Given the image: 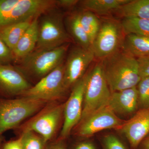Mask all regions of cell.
<instances>
[{"label": "cell", "mask_w": 149, "mask_h": 149, "mask_svg": "<svg viewBox=\"0 0 149 149\" xmlns=\"http://www.w3.org/2000/svg\"><path fill=\"white\" fill-rule=\"evenodd\" d=\"M101 63L111 93L136 87L141 80L137 59L123 51L105 58Z\"/></svg>", "instance_id": "6da1fadb"}, {"label": "cell", "mask_w": 149, "mask_h": 149, "mask_svg": "<svg viewBox=\"0 0 149 149\" xmlns=\"http://www.w3.org/2000/svg\"><path fill=\"white\" fill-rule=\"evenodd\" d=\"M47 103L23 97L0 98V137L6 131L15 128L27 118L40 111Z\"/></svg>", "instance_id": "7a4b0ae2"}, {"label": "cell", "mask_w": 149, "mask_h": 149, "mask_svg": "<svg viewBox=\"0 0 149 149\" xmlns=\"http://www.w3.org/2000/svg\"><path fill=\"white\" fill-rule=\"evenodd\" d=\"M86 75L83 113L80 122L107 107L111 93L101 63L96 64Z\"/></svg>", "instance_id": "3957f363"}, {"label": "cell", "mask_w": 149, "mask_h": 149, "mask_svg": "<svg viewBox=\"0 0 149 149\" xmlns=\"http://www.w3.org/2000/svg\"><path fill=\"white\" fill-rule=\"evenodd\" d=\"M68 47L65 44L47 50L34 51L16 66L23 74L42 79L63 63Z\"/></svg>", "instance_id": "277c9868"}, {"label": "cell", "mask_w": 149, "mask_h": 149, "mask_svg": "<svg viewBox=\"0 0 149 149\" xmlns=\"http://www.w3.org/2000/svg\"><path fill=\"white\" fill-rule=\"evenodd\" d=\"M70 40L65 27L62 15L47 14L38 22V38L34 51L47 50L66 44Z\"/></svg>", "instance_id": "5b68a950"}, {"label": "cell", "mask_w": 149, "mask_h": 149, "mask_svg": "<svg viewBox=\"0 0 149 149\" xmlns=\"http://www.w3.org/2000/svg\"><path fill=\"white\" fill-rule=\"evenodd\" d=\"M124 35L125 33L119 22L109 19L101 22L92 45L95 58L102 60L120 50L125 38Z\"/></svg>", "instance_id": "8992f818"}, {"label": "cell", "mask_w": 149, "mask_h": 149, "mask_svg": "<svg viewBox=\"0 0 149 149\" xmlns=\"http://www.w3.org/2000/svg\"><path fill=\"white\" fill-rule=\"evenodd\" d=\"M63 63L21 95V97L48 102L59 99L66 91Z\"/></svg>", "instance_id": "52a82bcc"}, {"label": "cell", "mask_w": 149, "mask_h": 149, "mask_svg": "<svg viewBox=\"0 0 149 149\" xmlns=\"http://www.w3.org/2000/svg\"><path fill=\"white\" fill-rule=\"evenodd\" d=\"M64 104H52L44 107L35 117L24 125L23 130L40 134L47 143L54 136L63 115Z\"/></svg>", "instance_id": "ba28073f"}, {"label": "cell", "mask_w": 149, "mask_h": 149, "mask_svg": "<svg viewBox=\"0 0 149 149\" xmlns=\"http://www.w3.org/2000/svg\"><path fill=\"white\" fill-rule=\"evenodd\" d=\"M86 80L87 75H85L74 84L69 98L64 104V123L60 135V140L69 136L72 128L81 120Z\"/></svg>", "instance_id": "9c48e42d"}, {"label": "cell", "mask_w": 149, "mask_h": 149, "mask_svg": "<svg viewBox=\"0 0 149 149\" xmlns=\"http://www.w3.org/2000/svg\"><path fill=\"white\" fill-rule=\"evenodd\" d=\"M95 58L92 49H85L78 46L70 51L64 65V85L66 90L74 86L84 76Z\"/></svg>", "instance_id": "30bf717a"}, {"label": "cell", "mask_w": 149, "mask_h": 149, "mask_svg": "<svg viewBox=\"0 0 149 149\" xmlns=\"http://www.w3.org/2000/svg\"><path fill=\"white\" fill-rule=\"evenodd\" d=\"M125 122L107 107L80 121L77 133L82 137H88L105 129L118 128Z\"/></svg>", "instance_id": "8fae6325"}, {"label": "cell", "mask_w": 149, "mask_h": 149, "mask_svg": "<svg viewBox=\"0 0 149 149\" xmlns=\"http://www.w3.org/2000/svg\"><path fill=\"white\" fill-rule=\"evenodd\" d=\"M31 87L16 66L0 64V94L6 97L21 95Z\"/></svg>", "instance_id": "7c38bea8"}, {"label": "cell", "mask_w": 149, "mask_h": 149, "mask_svg": "<svg viewBox=\"0 0 149 149\" xmlns=\"http://www.w3.org/2000/svg\"><path fill=\"white\" fill-rule=\"evenodd\" d=\"M118 129L125 136L132 148H137L149 134V107L141 109Z\"/></svg>", "instance_id": "4fadbf2b"}, {"label": "cell", "mask_w": 149, "mask_h": 149, "mask_svg": "<svg viewBox=\"0 0 149 149\" xmlns=\"http://www.w3.org/2000/svg\"><path fill=\"white\" fill-rule=\"evenodd\" d=\"M139 106L137 86L111 93L107 107L116 114L133 113Z\"/></svg>", "instance_id": "5bb4252c"}, {"label": "cell", "mask_w": 149, "mask_h": 149, "mask_svg": "<svg viewBox=\"0 0 149 149\" xmlns=\"http://www.w3.org/2000/svg\"><path fill=\"white\" fill-rule=\"evenodd\" d=\"M38 22L35 19L12 51L14 61H21L35 50L38 41Z\"/></svg>", "instance_id": "9a60e30c"}, {"label": "cell", "mask_w": 149, "mask_h": 149, "mask_svg": "<svg viewBox=\"0 0 149 149\" xmlns=\"http://www.w3.org/2000/svg\"><path fill=\"white\" fill-rule=\"evenodd\" d=\"M122 49L136 58L149 56V37L132 34L125 35Z\"/></svg>", "instance_id": "2e32d148"}, {"label": "cell", "mask_w": 149, "mask_h": 149, "mask_svg": "<svg viewBox=\"0 0 149 149\" xmlns=\"http://www.w3.org/2000/svg\"><path fill=\"white\" fill-rule=\"evenodd\" d=\"M130 0H85L80 2L84 9L95 14L105 15L116 11Z\"/></svg>", "instance_id": "e0dca14e"}, {"label": "cell", "mask_w": 149, "mask_h": 149, "mask_svg": "<svg viewBox=\"0 0 149 149\" xmlns=\"http://www.w3.org/2000/svg\"><path fill=\"white\" fill-rule=\"evenodd\" d=\"M33 20L15 23L3 28L0 30V38L11 50L13 51Z\"/></svg>", "instance_id": "ac0fdd59"}, {"label": "cell", "mask_w": 149, "mask_h": 149, "mask_svg": "<svg viewBox=\"0 0 149 149\" xmlns=\"http://www.w3.org/2000/svg\"><path fill=\"white\" fill-rule=\"evenodd\" d=\"M65 22L70 34L78 46L85 49H92L91 41L80 23L78 13L70 15Z\"/></svg>", "instance_id": "d6986e66"}, {"label": "cell", "mask_w": 149, "mask_h": 149, "mask_svg": "<svg viewBox=\"0 0 149 149\" xmlns=\"http://www.w3.org/2000/svg\"><path fill=\"white\" fill-rule=\"evenodd\" d=\"M116 12L123 18L149 19V0H130Z\"/></svg>", "instance_id": "ffe728a7"}, {"label": "cell", "mask_w": 149, "mask_h": 149, "mask_svg": "<svg viewBox=\"0 0 149 149\" xmlns=\"http://www.w3.org/2000/svg\"><path fill=\"white\" fill-rule=\"evenodd\" d=\"M80 23L93 44L101 27V22L95 14L90 11L84 10L78 13Z\"/></svg>", "instance_id": "44dd1931"}, {"label": "cell", "mask_w": 149, "mask_h": 149, "mask_svg": "<svg viewBox=\"0 0 149 149\" xmlns=\"http://www.w3.org/2000/svg\"><path fill=\"white\" fill-rule=\"evenodd\" d=\"M120 23L125 35L132 34L149 37V19L124 17Z\"/></svg>", "instance_id": "7402d4cb"}, {"label": "cell", "mask_w": 149, "mask_h": 149, "mask_svg": "<svg viewBox=\"0 0 149 149\" xmlns=\"http://www.w3.org/2000/svg\"><path fill=\"white\" fill-rule=\"evenodd\" d=\"M22 149H46V143L41 136L35 132L28 130H23L20 138Z\"/></svg>", "instance_id": "603a6c76"}, {"label": "cell", "mask_w": 149, "mask_h": 149, "mask_svg": "<svg viewBox=\"0 0 149 149\" xmlns=\"http://www.w3.org/2000/svg\"><path fill=\"white\" fill-rule=\"evenodd\" d=\"M137 85L139 106L141 109L149 107V77L142 78Z\"/></svg>", "instance_id": "cb8c5ba5"}, {"label": "cell", "mask_w": 149, "mask_h": 149, "mask_svg": "<svg viewBox=\"0 0 149 149\" xmlns=\"http://www.w3.org/2000/svg\"><path fill=\"white\" fill-rule=\"evenodd\" d=\"M14 61L12 51L0 38V64H10Z\"/></svg>", "instance_id": "d4e9b609"}, {"label": "cell", "mask_w": 149, "mask_h": 149, "mask_svg": "<svg viewBox=\"0 0 149 149\" xmlns=\"http://www.w3.org/2000/svg\"><path fill=\"white\" fill-rule=\"evenodd\" d=\"M104 149H127L122 142L114 135H107L103 139Z\"/></svg>", "instance_id": "484cf974"}, {"label": "cell", "mask_w": 149, "mask_h": 149, "mask_svg": "<svg viewBox=\"0 0 149 149\" xmlns=\"http://www.w3.org/2000/svg\"><path fill=\"white\" fill-rule=\"evenodd\" d=\"M136 59L139 64L141 79L144 77H149V56Z\"/></svg>", "instance_id": "4316f807"}, {"label": "cell", "mask_w": 149, "mask_h": 149, "mask_svg": "<svg viewBox=\"0 0 149 149\" xmlns=\"http://www.w3.org/2000/svg\"><path fill=\"white\" fill-rule=\"evenodd\" d=\"M80 1L77 0H58L56 1V4L65 9L73 8Z\"/></svg>", "instance_id": "83f0119b"}, {"label": "cell", "mask_w": 149, "mask_h": 149, "mask_svg": "<svg viewBox=\"0 0 149 149\" xmlns=\"http://www.w3.org/2000/svg\"><path fill=\"white\" fill-rule=\"evenodd\" d=\"M2 149H22L20 138L6 143Z\"/></svg>", "instance_id": "f1b7e54d"}, {"label": "cell", "mask_w": 149, "mask_h": 149, "mask_svg": "<svg viewBox=\"0 0 149 149\" xmlns=\"http://www.w3.org/2000/svg\"><path fill=\"white\" fill-rule=\"evenodd\" d=\"M74 149H96L95 147L92 143L83 142L77 144Z\"/></svg>", "instance_id": "f546056e"}, {"label": "cell", "mask_w": 149, "mask_h": 149, "mask_svg": "<svg viewBox=\"0 0 149 149\" xmlns=\"http://www.w3.org/2000/svg\"><path fill=\"white\" fill-rule=\"evenodd\" d=\"M63 140H60L58 141L51 144L47 147L46 149H65V147L63 142Z\"/></svg>", "instance_id": "4dcf8cb0"}, {"label": "cell", "mask_w": 149, "mask_h": 149, "mask_svg": "<svg viewBox=\"0 0 149 149\" xmlns=\"http://www.w3.org/2000/svg\"><path fill=\"white\" fill-rule=\"evenodd\" d=\"M137 148L149 149V134L142 141Z\"/></svg>", "instance_id": "1f68e13d"}, {"label": "cell", "mask_w": 149, "mask_h": 149, "mask_svg": "<svg viewBox=\"0 0 149 149\" xmlns=\"http://www.w3.org/2000/svg\"><path fill=\"white\" fill-rule=\"evenodd\" d=\"M3 141V137L2 136L0 137V149H2V142Z\"/></svg>", "instance_id": "d6a6232c"}]
</instances>
